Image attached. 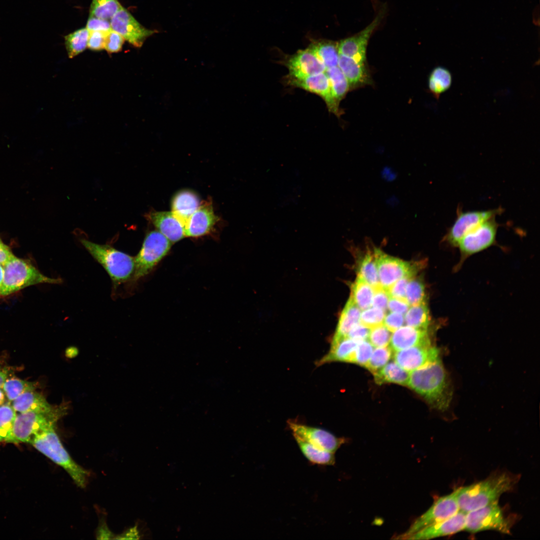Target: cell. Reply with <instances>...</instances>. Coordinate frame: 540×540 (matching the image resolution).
I'll list each match as a JSON object with an SVG mask.
<instances>
[{"label": "cell", "mask_w": 540, "mask_h": 540, "mask_svg": "<svg viewBox=\"0 0 540 540\" xmlns=\"http://www.w3.org/2000/svg\"><path fill=\"white\" fill-rule=\"evenodd\" d=\"M4 278V268L0 264V290L2 283Z\"/></svg>", "instance_id": "58"}, {"label": "cell", "mask_w": 540, "mask_h": 540, "mask_svg": "<svg viewBox=\"0 0 540 540\" xmlns=\"http://www.w3.org/2000/svg\"><path fill=\"white\" fill-rule=\"evenodd\" d=\"M385 311L376 308H369L363 310L360 316V322L372 328L383 324Z\"/></svg>", "instance_id": "42"}, {"label": "cell", "mask_w": 540, "mask_h": 540, "mask_svg": "<svg viewBox=\"0 0 540 540\" xmlns=\"http://www.w3.org/2000/svg\"><path fill=\"white\" fill-rule=\"evenodd\" d=\"M516 481L512 475L502 472L456 489L460 510L467 513L498 500L502 494L512 490Z\"/></svg>", "instance_id": "2"}, {"label": "cell", "mask_w": 540, "mask_h": 540, "mask_svg": "<svg viewBox=\"0 0 540 540\" xmlns=\"http://www.w3.org/2000/svg\"><path fill=\"white\" fill-rule=\"evenodd\" d=\"M404 322V318L403 314L390 312L385 316L383 324L391 332H394L402 326Z\"/></svg>", "instance_id": "50"}, {"label": "cell", "mask_w": 540, "mask_h": 540, "mask_svg": "<svg viewBox=\"0 0 540 540\" xmlns=\"http://www.w3.org/2000/svg\"><path fill=\"white\" fill-rule=\"evenodd\" d=\"M358 342L348 336L332 340L330 350L316 362V366H320L334 362L352 363Z\"/></svg>", "instance_id": "24"}, {"label": "cell", "mask_w": 540, "mask_h": 540, "mask_svg": "<svg viewBox=\"0 0 540 540\" xmlns=\"http://www.w3.org/2000/svg\"><path fill=\"white\" fill-rule=\"evenodd\" d=\"M338 43L331 40H322L312 42L309 48L326 70L338 66Z\"/></svg>", "instance_id": "30"}, {"label": "cell", "mask_w": 540, "mask_h": 540, "mask_svg": "<svg viewBox=\"0 0 540 540\" xmlns=\"http://www.w3.org/2000/svg\"><path fill=\"white\" fill-rule=\"evenodd\" d=\"M404 318L406 326L428 330L430 316L427 304L426 302L411 306L405 314Z\"/></svg>", "instance_id": "36"}, {"label": "cell", "mask_w": 540, "mask_h": 540, "mask_svg": "<svg viewBox=\"0 0 540 540\" xmlns=\"http://www.w3.org/2000/svg\"><path fill=\"white\" fill-rule=\"evenodd\" d=\"M6 394L3 390L0 388V406L4 404L5 400Z\"/></svg>", "instance_id": "57"}, {"label": "cell", "mask_w": 540, "mask_h": 540, "mask_svg": "<svg viewBox=\"0 0 540 540\" xmlns=\"http://www.w3.org/2000/svg\"><path fill=\"white\" fill-rule=\"evenodd\" d=\"M390 298L388 290L380 285L374 288L372 306L386 312Z\"/></svg>", "instance_id": "46"}, {"label": "cell", "mask_w": 540, "mask_h": 540, "mask_svg": "<svg viewBox=\"0 0 540 540\" xmlns=\"http://www.w3.org/2000/svg\"><path fill=\"white\" fill-rule=\"evenodd\" d=\"M64 407L56 411L44 414L36 412H20L16 416L10 442L30 443L38 432L54 426L57 420L63 415Z\"/></svg>", "instance_id": "8"}, {"label": "cell", "mask_w": 540, "mask_h": 540, "mask_svg": "<svg viewBox=\"0 0 540 540\" xmlns=\"http://www.w3.org/2000/svg\"><path fill=\"white\" fill-rule=\"evenodd\" d=\"M373 374L377 384L394 383L403 386H408L410 376L408 371L395 362L386 364Z\"/></svg>", "instance_id": "29"}, {"label": "cell", "mask_w": 540, "mask_h": 540, "mask_svg": "<svg viewBox=\"0 0 540 540\" xmlns=\"http://www.w3.org/2000/svg\"><path fill=\"white\" fill-rule=\"evenodd\" d=\"M148 216L158 230L171 242L186 236L184 225L172 212H152Z\"/></svg>", "instance_id": "22"}, {"label": "cell", "mask_w": 540, "mask_h": 540, "mask_svg": "<svg viewBox=\"0 0 540 540\" xmlns=\"http://www.w3.org/2000/svg\"><path fill=\"white\" fill-rule=\"evenodd\" d=\"M78 351L76 348H68L66 350V354L68 357L72 358L76 355Z\"/></svg>", "instance_id": "56"}, {"label": "cell", "mask_w": 540, "mask_h": 540, "mask_svg": "<svg viewBox=\"0 0 540 540\" xmlns=\"http://www.w3.org/2000/svg\"><path fill=\"white\" fill-rule=\"evenodd\" d=\"M410 305L406 300L390 298L388 304V308L391 312L404 314Z\"/></svg>", "instance_id": "52"}, {"label": "cell", "mask_w": 540, "mask_h": 540, "mask_svg": "<svg viewBox=\"0 0 540 540\" xmlns=\"http://www.w3.org/2000/svg\"><path fill=\"white\" fill-rule=\"evenodd\" d=\"M408 386L435 409L444 411L451 402V381L440 358L411 372Z\"/></svg>", "instance_id": "1"}, {"label": "cell", "mask_w": 540, "mask_h": 540, "mask_svg": "<svg viewBox=\"0 0 540 540\" xmlns=\"http://www.w3.org/2000/svg\"><path fill=\"white\" fill-rule=\"evenodd\" d=\"M370 332V328L360 322L352 326L347 336L356 342H360L366 340L368 338Z\"/></svg>", "instance_id": "51"}, {"label": "cell", "mask_w": 540, "mask_h": 540, "mask_svg": "<svg viewBox=\"0 0 540 540\" xmlns=\"http://www.w3.org/2000/svg\"><path fill=\"white\" fill-rule=\"evenodd\" d=\"M406 297L410 306L426 302L425 288L422 280L414 276L410 280L406 286Z\"/></svg>", "instance_id": "39"}, {"label": "cell", "mask_w": 540, "mask_h": 540, "mask_svg": "<svg viewBox=\"0 0 540 540\" xmlns=\"http://www.w3.org/2000/svg\"><path fill=\"white\" fill-rule=\"evenodd\" d=\"M512 520L506 516L498 500L466 513L464 530L472 532L492 530L510 534Z\"/></svg>", "instance_id": "7"}, {"label": "cell", "mask_w": 540, "mask_h": 540, "mask_svg": "<svg viewBox=\"0 0 540 540\" xmlns=\"http://www.w3.org/2000/svg\"><path fill=\"white\" fill-rule=\"evenodd\" d=\"M390 348L398 351L420 344H430L428 330L401 326L392 334Z\"/></svg>", "instance_id": "23"}, {"label": "cell", "mask_w": 540, "mask_h": 540, "mask_svg": "<svg viewBox=\"0 0 540 540\" xmlns=\"http://www.w3.org/2000/svg\"><path fill=\"white\" fill-rule=\"evenodd\" d=\"M86 28L89 31H99L105 33H108L112 30L110 20L102 19L92 16H89Z\"/></svg>", "instance_id": "47"}, {"label": "cell", "mask_w": 540, "mask_h": 540, "mask_svg": "<svg viewBox=\"0 0 540 540\" xmlns=\"http://www.w3.org/2000/svg\"><path fill=\"white\" fill-rule=\"evenodd\" d=\"M112 30L118 32L130 44L140 48L146 40L156 32L142 26L122 6L110 20Z\"/></svg>", "instance_id": "14"}, {"label": "cell", "mask_w": 540, "mask_h": 540, "mask_svg": "<svg viewBox=\"0 0 540 540\" xmlns=\"http://www.w3.org/2000/svg\"><path fill=\"white\" fill-rule=\"evenodd\" d=\"M376 260L380 285L386 290L398 280L405 277L413 278L420 267V264L404 261L386 254L374 248L373 251Z\"/></svg>", "instance_id": "9"}, {"label": "cell", "mask_w": 540, "mask_h": 540, "mask_svg": "<svg viewBox=\"0 0 540 540\" xmlns=\"http://www.w3.org/2000/svg\"><path fill=\"white\" fill-rule=\"evenodd\" d=\"M384 10L379 12L373 20L360 32L338 43V54L366 64V52L369 40L382 22Z\"/></svg>", "instance_id": "15"}, {"label": "cell", "mask_w": 540, "mask_h": 540, "mask_svg": "<svg viewBox=\"0 0 540 540\" xmlns=\"http://www.w3.org/2000/svg\"><path fill=\"white\" fill-rule=\"evenodd\" d=\"M16 412L12 406L10 404L0 406V436L4 440L9 442L16 416Z\"/></svg>", "instance_id": "40"}, {"label": "cell", "mask_w": 540, "mask_h": 540, "mask_svg": "<svg viewBox=\"0 0 540 540\" xmlns=\"http://www.w3.org/2000/svg\"><path fill=\"white\" fill-rule=\"evenodd\" d=\"M412 278L405 277L396 281L388 290L390 297L406 300V285Z\"/></svg>", "instance_id": "48"}, {"label": "cell", "mask_w": 540, "mask_h": 540, "mask_svg": "<svg viewBox=\"0 0 540 540\" xmlns=\"http://www.w3.org/2000/svg\"><path fill=\"white\" fill-rule=\"evenodd\" d=\"M172 242L158 230L148 233L134 258L135 268L132 280L136 282L148 274L168 254Z\"/></svg>", "instance_id": "6"}, {"label": "cell", "mask_w": 540, "mask_h": 540, "mask_svg": "<svg viewBox=\"0 0 540 540\" xmlns=\"http://www.w3.org/2000/svg\"><path fill=\"white\" fill-rule=\"evenodd\" d=\"M459 510L455 490L437 499L427 511L414 522L406 532L399 536V538L407 539L420 530L452 516Z\"/></svg>", "instance_id": "11"}, {"label": "cell", "mask_w": 540, "mask_h": 540, "mask_svg": "<svg viewBox=\"0 0 540 540\" xmlns=\"http://www.w3.org/2000/svg\"><path fill=\"white\" fill-rule=\"evenodd\" d=\"M358 275L361 276L373 288L380 285L376 260L373 252H368L360 260Z\"/></svg>", "instance_id": "35"}, {"label": "cell", "mask_w": 540, "mask_h": 540, "mask_svg": "<svg viewBox=\"0 0 540 540\" xmlns=\"http://www.w3.org/2000/svg\"><path fill=\"white\" fill-rule=\"evenodd\" d=\"M288 75L294 77L310 76L324 72L326 68L308 48L300 50L284 62Z\"/></svg>", "instance_id": "18"}, {"label": "cell", "mask_w": 540, "mask_h": 540, "mask_svg": "<svg viewBox=\"0 0 540 540\" xmlns=\"http://www.w3.org/2000/svg\"><path fill=\"white\" fill-rule=\"evenodd\" d=\"M82 244L106 270L115 288L130 280L135 268L134 258L108 244L82 239Z\"/></svg>", "instance_id": "4"}, {"label": "cell", "mask_w": 540, "mask_h": 540, "mask_svg": "<svg viewBox=\"0 0 540 540\" xmlns=\"http://www.w3.org/2000/svg\"><path fill=\"white\" fill-rule=\"evenodd\" d=\"M392 332L383 324L370 329L368 340L376 348L386 346L390 342Z\"/></svg>", "instance_id": "43"}, {"label": "cell", "mask_w": 540, "mask_h": 540, "mask_svg": "<svg viewBox=\"0 0 540 540\" xmlns=\"http://www.w3.org/2000/svg\"><path fill=\"white\" fill-rule=\"evenodd\" d=\"M325 73L329 80L333 95L340 104L350 90L348 82L338 66L326 69Z\"/></svg>", "instance_id": "34"}, {"label": "cell", "mask_w": 540, "mask_h": 540, "mask_svg": "<svg viewBox=\"0 0 540 540\" xmlns=\"http://www.w3.org/2000/svg\"><path fill=\"white\" fill-rule=\"evenodd\" d=\"M37 384L22 380L17 377H8L2 387L6 396L10 401H12L20 395L28 392L36 390Z\"/></svg>", "instance_id": "37"}, {"label": "cell", "mask_w": 540, "mask_h": 540, "mask_svg": "<svg viewBox=\"0 0 540 540\" xmlns=\"http://www.w3.org/2000/svg\"><path fill=\"white\" fill-rule=\"evenodd\" d=\"M288 425L293 434L322 449L334 453L344 442V438L336 436L324 429L288 420Z\"/></svg>", "instance_id": "16"}, {"label": "cell", "mask_w": 540, "mask_h": 540, "mask_svg": "<svg viewBox=\"0 0 540 540\" xmlns=\"http://www.w3.org/2000/svg\"><path fill=\"white\" fill-rule=\"evenodd\" d=\"M382 176L384 180L391 181L396 178V173L393 172L392 168H384L382 172Z\"/></svg>", "instance_id": "54"}, {"label": "cell", "mask_w": 540, "mask_h": 540, "mask_svg": "<svg viewBox=\"0 0 540 540\" xmlns=\"http://www.w3.org/2000/svg\"><path fill=\"white\" fill-rule=\"evenodd\" d=\"M10 372L8 367L0 366V388H2Z\"/></svg>", "instance_id": "55"}, {"label": "cell", "mask_w": 540, "mask_h": 540, "mask_svg": "<svg viewBox=\"0 0 540 540\" xmlns=\"http://www.w3.org/2000/svg\"><path fill=\"white\" fill-rule=\"evenodd\" d=\"M122 6L118 0H92L90 16L110 20Z\"/></svg>", "instance_id": "38"}, {"label": "cell", "mask_w": 540, "mask_h": 540, "mask_svg": "<svg viewBox=\"0 0 540 540\" xmlns=\"http://www.w3.org/2000/svg\"><path fill=\"white\" fill-rule=\"evenodd\" d=\"M30 444L56 464L62 467L79 487L84 488L89 473L70 457L52 426L36 434Z\"/></svg>", "instance_id": "3"}, {"label": "cell", "mask_w": 540, "mask_h": 540, "mask_svg": "<svg viewBox=\"0 0 540 540\" xmlns=\"http://www.w3.org/2000/svg\"><path fill=\"white\" fill-rule=\"evenodd\" d=\"M361 310L350 296L340 316L332 340L346 337L350 329L360 322Z\"/></svg>", "instance_id": "28"}, {"label": "cell", "mask_w": 540, "mask_h": 540, "mask_svg": "<svg viewBox=\"0 0 540 540\" xmlns=\"http://www.w3.org/2000/svg\"><path fill=\"white\" fill-rule=\"evenodd\" d=\"M89 30L83 28L66 36L64 44L69 58H72L88 48Z\"/></svg>", "instance_id": "33"}, {"label": "cell", "mask_w": 540, "mask_h": 540, "mask_svg": "<svg viewBox=\"0 0 540 540\" xmlns=\"http://www.w3.org/2000/svg\"><path fill=\"white\" fill-rule=\"evenodd\" d=\"M15 256L9 248L0 240V264L4 266Z\"/></svg>", "instance_id": "53"}, {"label": "cell", "mask_w": 540, "mask_h": 540, "mask_svg": "<svg viewBox=\"0 0 540 540\" xmlns=\"http://www.w3.org/2000/svg\"><path fill=\"white\" fill-rule=\"evenodd\" d=\"M106 34L99 31H89L88 48L94 51L104 49Z\"/></svg>", "instance_id": "49"}, {"label": "cell", "mask_w": 540, "mask_h": 540, "mask_svg": "<svg viewBox=\"0 0 540 540\" xmlns=\"http://www.w3.org/2000/svg\"><path fill=\"white\" fill-rule=\"evenodd\" d=\"M4 278L0 296H6L30 286L40 284H59L62 280L52 278L40 272L26 260L15 256L4 266Z\"/></svg>", "instance_id": "5"}, {"label": "cell", "mask_w": 540, "mask_h": 540, "mask_svg": "<svg viewBox=\"0 0 540 540\" xmlns=\"http://www.w3.org/2000/svg\"><path fill=\"white\" fill-rule=\"evenodd\" d=\"M466 513L459 510L452 516L428 526L410 536L409 540H430L453 534L464 530Z\"/></svg>", "instance_id": "19"}, {"label": "cell", "mask_w": 540, "mask_h": 540, "mask_svg": "<svg viewBox=\"0 0 540 540\" xmlns=\"http://www.w3.org/2000/svg\"><path fill=\"white\" fill-rule=\"evenodd\" d=\"M3 440H3L1 436H0V442H2V441H3Z\"/></svg>", "instance_id": "59"}, {"label": "cell", "mask_w": 540, "mask_h": 540, "mask_svg": "<svg viewBox=\"0 0 540 540\" xmlns=\"http://www.w3.org/2000/svg\"><path fill=\"white\" fill-rule=\"evenodd\" d=\"M392 356L390 347H378L373 350L371 356L365 366L373 374L383 368L390 360Z\"/></svg>", "instance_id": "41"}, {"label": "cell", "mask_w": 540, "mask_h": 540, "mask_svg": "<svg viewBox=\"0 0 540 540\" xmlns=\"http://www.w3.org/2000/svg\"><path fill=\"white\" fill-rule=\"evenodd\" d=\"M373 346L366 340L358 342L355 350L352 363L365 366L372 352Z\"/></svg>", "instance_id": "44"}, {"label": "cell", "mask_w": 540, "mask_h": 540, "mask_svg": "<svg viewBox=\"0 0 540 540\" xmlns=\"http://www.w3.org/2000/svg\"><path fill=\"white\" fill-rule=\"evenodd\" d=\"M12 402V408L16 412H36L50 414L60 408H53L44 396L36 390L26 392Z\"/></svg>", "instance_id": "25"}, {"label": "cell", "mask_w": 540, "mask_h": 540, "mask_svg": "<svg viewBox=\"0 0 540 540\" xmlns=\"http://www.w3.org/2000/svg\"><path fill=\"white\" fill-rule=\"evenodd\" d=\"M394 362L406 370L412 372L439 358V351L430 344H420L396 351Z\"/></svg>", "instance_id": "17"}, {"label": "cell", "mask_w": 540, "mask_h": 540, "mask_svg": "<svg viewBox=\"0 0 540 540\" xmlns=\"http://www.w3.org/2000/svg\"><path fill=\"white\" fill-rule=\"evenodd\" d=\"M502 212V208L486 210L463 212L459 209L456 218L444 237L448 244L458 246L460 240L482 222L496 216Z\"/></svg>", "instance_id": "12"}, {"label": "cell", "mask_w": 540, "mask_h": 540, "mask_svg": "<svg viewBox=\"0 0 540 540\" xmlns=\"http://www.w3.org/2000/svg\"><path fill=\"white\" fill-rule=\"evenodd\" d=\"M498 224L496 216L482 222L466 234L460 241L462 256H468L490 247L496 241Z\"/></svg>", "instance_id": "13"}, {"label": "cell", "mask_w": 540, "mask_h": 540, "mask_svg": "<svg viewBox=\"0 0 540 540\" xmlns=\"http://www.w3.org/2000/svg\"><path fill=\"white\" fill-rule=\"evenodd\" d=\"M125 40L118 32L111 30L106 34L104 49L110 54L119 52Z\"/></svg>", "instance_id": "45"}, {"label": "cell", "mask_w": 540, "mask_h": 540, "mask_svg": "<svg viewBox=\"0 0 540 540\" xmlns=\"http://www.w3.org/2000/svg\"><path fill=\"white\" fill-rule=\"evenodd\" d=\"M200 205V198L195 192L189 190H182L174 196L172 202V212L184 226Z\"/></svg>", "instance_id": "26"}, {"label": "cell", "mask_w": 540, "mask_h": 540, "mask_svg": "<svg viewBox=\"0 0 540 540\" xmlns=\"http://www.w3.org/2000/svg\"><path fill=\"white\" fill-rule=\"evenodd\" d=\"M217 220L211 204L200 205L184 226L186 236L198 237L207 234Z\"/></svg>", "instance_id": "21"}, {"label": "cell", "mask_w": 540, "mask_h": 540, "mask_svg": "<svg viewBox=\"0 0 540 540\" xmlns=\"http://www.w3.org/2000/svg\"><path fill=\"white\" fill-rule=\"evenodd\" d=\"M452 76L450 72L442 66H437L430 72L428 86L433 96L438 98L440 95L446 91L451 86Z\"/></svg>", "instance_id": "32"}, {"label": "cell", "mask_w": 540, "mask_h": 540, "mask_svg": "<svg viewBox=\"0 0 540 540\" xmlns=\"http://www.w3.org/2000/svg\"><path fill=\"white\" fill-rule=\"evenodd\" d=\"M338 66L346 78L352 90L373 84L367 64L338 54Z\"/></svg>", "instance_id": "20"}, {"label": "cell", "mask_w": 540, "mask_h": 540, "mask_svg": "<svg viewBox=\"0 0 540 540\" xmlns=\"http://www.w3.org/2000/svg\"><path fill=\"white\" fill-rule=\"evenodd\" d=\"M374 288L361 276L358 275L352 284L350 296L362 310L372 306Z\"/></svg>", "instance_id": "31"}, {"label": "cell", "mask_w": 540, "mask_h": 540, "mask_svg": "<svg viewBox=\"0 0 540 540\" xmlns=\"http://www.w3.org/2000/svg\"><path fill=\"white\" fill-rule=\"evenodd\" d=\"M292 435L301 452L310 463L320 466L334 464V453L321 449L295 434Z\"/></svg>", "instance_id": "27"}, {"label": "cell", "mask_w": 540, "mask_h": 540, "mask_svg": "<svg viewBox=\"0 0 540 540\" xmlns=\"http://www.w3.org/2000/svg\"><path fill=\"white\" fill-rule=\"evenodd\" d=\"M284 84L293 88H300L320 96L324 102L329 112L340 118L344 110L335 99L330 82L325 72L302 77H294L288 74L284 78Z\"/></svg>", "instance_id": "10"}]
</instances>
